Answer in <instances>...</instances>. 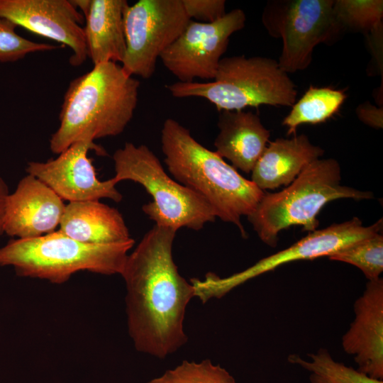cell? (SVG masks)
<instances>
[{
	"instance_id": "obj_1",
	"label": "cell",
	"mask_w": 383,
	"mask_h": 383,
	"mask_svg": "<svg viewBox=\"0 0 383 383\" xmlns=\"http://www.w3.org/2000/svg\"><path fill=\"white\" fill-rule=\"evenodd\" d=\"M176 231L155 225L128 254L121 275L126 288L129 336L140 353L160 359L187 342L186 309L195 289L172 257Z\"/></svg>"
},
{
	"instance_id": "obj_2",
	"label": "cell",
	"mask_w": 383,
	"mask_h": 383,
	"mask_svg": "<svg viewBox=\"0 0 383 383\" xmlns=\"http://www.w3.org/2000/svg\"><path fill=\"white\" fill-rule=\"evenodd\" d=\"M139 87L137 79L113 62L95 65L74 79L64 96L50 150L60 154L79 141L120 135L133 117Z\"/></svg>"
},
{
	"instance_id": "obj_3",
	"label": "cell",
	"mask_w": 383,
	"mask_h": 383,
	"mask_svg": "<svg viewBox=\"0 0 383 383\" xmlns=\"http://www.w3.org/2000/svg\"><path fill=\"white\" fill-rule=\"evenodd\" d=\"M161 148L169 172L185 187L203 197L216 217L235 225L243 238L246 232L240 221L256 209L264 191L240 175L215 151H211L172 118L165 121Z\"/></svg>"
},
{
	"instance_id": "obj_4",
	"label": "cell",
	"mask_w": 383,
	"mask_h": 383,
	"mask_svg": "<svg viewBox=\"0 0 383 383\" xmlns=\"http://www.w3.org/2000/svg\"><path fill=\"white\" fill-rule=\"evenodd\" d=\"M340 180L337 160L318 159L283 190L265 193L254 211L247 216L248 220L260 239L274 248L283 229L302 226L303 231H316L319 224L316 216L327 203L338 199L373 198L371 192L343 186Z\"/></svg>"
},
{
	"instance_id": "obj_5",
	"label": "cell",
	"mask_w": 383,
	"mask_h": 383,
	"mask_svg": "<svg viewBox=\"0 0 383 383\" xmlns=\"http://www.w3.org/2000/svg\"><path fill=\"white\" fill-rule=\"evenodd\" d=\"M134 240L108 244L76 240L57 230L33 238L10 240L0 248V266L12 267L17 275L66 282L74 274L88 271L121 274Z\"/></svg>"
},
{
	"instance_id": "obj_6",
	"label": "cell",
	"mask_w": 383,
	"mask_h": 383,
	"mask_svg": "<svg viewBox=\"0 0 383 383\" xmlns=\"http://www.w3.org/2000/svg\"><path fill=\"white\" fill-rule=\"evenodd\" d=\"M167 88L174 97L204 98L219 111L261 105L292 106L298 93L277 60L245 55L222 57L213 82H177Z\"/></svg>"
},
{
	"instance_id": "obj_7",
	"label": "cell",
	"mask_w": 383,
	"mask_h": 383,
	"mask_svg": "<svg viewBox=\"0 0 383 383\" xmlns=\"http://www.w3.org/2000/svg\"><path fill=\"white\" fill-rule=\"evenodd\" d=\"M114 179L141 184L152 197L142 209L155 225L177 231L201 230L216 216L199 194L169 177L155 153L146 145L126 143L115 151Z\"/></svg>"
},
{
	"instance_id": "obj_8",
	"label": "cell",
	"mask_w": 383,
	"mask_h": 383,
	"mask_svg": "<svg viewBox=\"0 0 383 383\" xmlns=\"http://www.w3.org/2000/svg\"><path fill=\"white\" fill-rule=\"evenodd\" d=\"M334 0H273L267 3L262 23L273 38L282 39L277 60L285 72L306 70L314 48L335 43L345 32L338 21Z\"/></svg>"
},
{
	"instance_id": "obj_9",
	"label": "cell",
	"mask_w": 383,
	"mask_h": 383,
	"mask_svg": "<svg viewBox=\"0 0 383 383\" xmlns=\"http://www.w3.org/2000/svg\"><path fill=\"white\" fill-rule=\"evenodd\" d=\"M382 219L364 226L357 217L335 223L321 230L310 232L289 248L260 260L245 270L227 277H220L209 272L204 279L192 278L190 281L195 289V297L202 303L211 299H220L235 287L259 275L294 261L313 260L331 255L354 243L379 233Z\"/></svg>"
},
{
	"instance_id": "obj_10",
	"label": "cell",
	"mask_w": 383,
	"mask_h": 383,
	"mask_svg": "<svg viewBox=\"0 0 383 383\" xmlns=\"http://www.w3.org/2000/svg\"><path fill=\"white\" fill-rule=\"evenodd\" d=\"M191 19L182 0H140L123 14L126 50L120 64L128 74L150 78L162 53Z\"/></svg>"
},
{
	"instance_id": "obj_11",
	"label": "cell",
	"mask_w": 383,
	"mask_h": 383,
	"mask_svg": "<svg viewBox=\"0 0 383 383\" xmlns=\"http://www.w3.org/2000/svg\"><path fill=\"white\" fill-rule=\"evenodd\" d=\"M245 21V14L240 9L213 23L190 20L160 59L180 82H192L195 78L213 79L231 35L243 29Z\"/></svg>"
},
{
	"instance_id": "obj_12",
	"label": "cell",
	"mask_w": 383,
	"mask_h": 383,
	"mask_svg": "<svg viewBox=\"0 0 383 383\" xmlns=\"http://www.w3.org/2000/svg\"><path fill=\"white\" fill-rule=\"evenodd\" d=\"M89 150L105 155L106 151L94 142H77L45 162H29L26 172L48 185L63 201L69 202L109 199L120 202L122 194L113 177L101 181L96 176Z\"/></svg>"
},
{
	"instance_id": "obj_13",
	"label": "cell",
	"mask_w": 383,
	"mask_h": 383,
	"mask_svg": "<svg viewBox=\"0 0 383 383\" xmlns=\"http://www.w3.org/2000/svg\"><path fill=\"white\" fill-rule=\"evenodd\" d=\"M0 16L69 47L72 66H80L88 57L84 17L72 1L0 0Z\"/></svg>"
},
{
	"instance_id": "obj_14",
	"label": "cell",
	"mask_w": 383,
	"mask_h": 383,
	"mask_svg": "<svg viewBox=\"0 0 383 383\" xmlns=\"http://www.w3.org/2000/svg\"><path fill=\"white\" fill-rule=\"evenodd\" d=\"M65 206L48 185L27 174L7 198L4 231L21 239L54 232L60 226Z\"/></svg>"
},
{
	"instance_id": "obj_15",
	"label": "cell",
	"mask_w": 383,
	"mask_h": 383,
	"mask_svg": "<svg viewBox=\"0 0 383 383\" xmlns=\"http://www.w3.org/2000/svg\"><path fill=\"white\" fill-rule=\"evenodd\" d=\"M355 318L342 337L345 353L357 370L383 380V279L368 281L354 304Z\"/></svg>"
},
{
	"instance_id": "obj_16",
	"label": "cell",
	"mask_w": 383,
	"mask_h": 383,
	"mask_svg": "<svg viewBox=\"0 0 383 383\" xmlns=\"http://www.w3.org/2000/svg\"><path fill=\"white\" fill-rule=\"evenodd\" d=\"M73 4L82 11L88 57L94 65L113 62L121 64L126 44L123 14L126 0H75Z\"/></svg>"
},
{
	"instance_id": "obj_17",
	"label": "cell",
	"mask_w": 383,
	"mask_h": 383,
	"mask_svg": "<svg viewBox=\"0 0 383 383\" xmlns=\"http://www.w3.org/2000/svg\"><path fill=\"white\" fill-rule=\"evenodd\" d=\"M215 152L235 169L250 173L269 142L270 132L259 116L243 110L221 111Z\"/></svg>"
},
{
	"instance_id": "obj_18",
	"label": "cell",
	"mask_w": 383,
	"mask_h": 383,
	"mask_svg": "<svg viewBox=\"0 0 383 383\" xmlns=\"http://www.w3.org/2000/svg\"><path fill=\"white\" fill-rule=\"evenodd\" d=\"M324 150L304 134L270 142L251 172V181L264 191L289 185Z\"/></svg>"
},
{
	"instance_id": "obj_19",
	"label": "cell",
	"mask_w": 383,
	"mask_h": 383,
	"mask_svg": "<svg viewBox=\"0 0 383 383\" xmlns=\"http://www.w3.org/2000/svg\"><path fill=\"white\" fill-rule=\"evenodd\" d=\"M58 230L89 244L120 243L131 238L121 213L99 200L67 204Z\"/></svg>"
},
{
	"instance_id": "obj_20",
	"label": "cell",
	"mask_w": 383,
	"mask_h": 383,
	"mask_svg": "<svg viewBox=\"0 0 383 383\" xmlns=\"http://www.w3.org/2000/svg\"><path fill=\"white\" fill-rule=\"evenodd\" d=\"M346 98L344 90L310 86L282 121L287 135L296 133L300 125L326 121L338 111Z\"/></svg>"
},
{
	"instance_id": "obj_21",
	"label": "cell",
	"mask_w": 383,
	"mask_h": 383,
	"mask_svg": "<svg viewBox=\"0 0 383 383\" xmlns=\"http://www.w3.org/2000/svg\"><path fill=\"white\" fill-rule=\"evenodd\" d=\"M308 356L306 360L293 354L289 355L288 361L306 370L310 383H383V380L336 361L326 348L309 353Z\"/></svg>"
},
{
	"instance_id": "obj_22",
	"label": "cell",
	"mask_w": 383,
	"mask_h": 383,
	"mask_svg": "<svg viewBox=\"0 0 383 383\" xmlns=\"http://www.w3.org/2000/svg\"><path fill=\"white\" fill-rule=\"evenodd\" d=\"M333 10L345 32L369 35L382 26V0H335Z\"/></svg>"
},
{
	"instance_id": "obj_23",
	"label": "cell",
	"mask_w": 383,
	"mask_h": 383,
	"mask_svg": "<svg viewBox=\"0 0 383 383\" xmlns=\"http://www.w3.org/2000/svg\"><path fill=\"white\" fill-rule=\"evenodd\" d=\"M359 268L368 281L380 278L383 271V236L377 233L328 257Z\"/></svg>"
},
{
	"instance_id": "obj_24",
	"label": "cell",
	"mask_w": 383,
	"mask_h": 383,
	"mask_svg": "<svg viewBox=\"0 0 383 383\" xmlns=\"http://www.w3.org/2000/svg\"><path fill=\"white\" fill-rule=\"evenodd\" d=\"M145 383H237L225 368L206 359L200 362L184 360L162 375Z\"/></svg>"
},
{
	"instance_id": "obj_25",
	"label": "cell",
	"mask_w": 383,
	"mask_h": 383,
	"mask_svg": "<svg viewBox=\"0 0 383 383\" xmlns=\"http://www.w3.org/2000/svg\"><path fill=\"white\" fill-rule=\"evenodd\" d=\"M17 26L7 18L0 16V62H15L27 55L58 48L51 44L36 43L19 35Z\"/></svg>"
},
{
	"instance_id": "obj_26",
	"label": "cell",
	"mask_w": 383,
	"mask_h": 383,
	"mask_svg": "<svg viewBox=\"0 0 383 383\" xmlns=\"http://www.w3.org/2000/svg\"><path fill=\"white\" fill-rule=\"evenodd\" d=\"M185 11L191 20L200 23H213L226 13L224 0H182Z\"/></svg>"
},
{
	"instance_id": "obj_27",
	"label": "cell",
	"mask_w": 383,
	"mask_h": 383,
	"mask_svg": "<svg viewBox=\"0 0 383 383\" xmlns=\"http://www.w3.org/2000/svg\"><path fill=\"white\" fill-rule=\"evenodd\" d=\"M358 118L364 123L374 128H382L383 111L382 107H376L367 101L360 104L356 109Z\"/></svg>"
},
{
	"instance_id": "obj_28",
	"label": "cell",
	"mask_w": 383,
	"mask_h": 383,
	"mask_svg": "<svg viewBox=\"0 0 383 383\" xmlns=\"http://www.w3.org/2000/svg\"><path fill=\"white\" fill-rule=\"evenodd\" d=\"M9 187L5 181L0 177V236L4 233V225L6 213L7 198L9 195Z\"/></svg>"
}]
</instances>
